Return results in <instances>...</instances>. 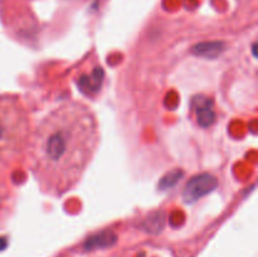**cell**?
I'll return each mask as SVG.
<instances>
[{
	"label": "cell",
	"mask_w": 258,
	"mask_h": 257,
	"mask_svg": "<svg viewBox=\"0 0 258 257\" xmlns=\"http://www.w3.org/2000/svg\"><path fill=\"white\" fill-rule=\"evenodd\" d=\"M216 184V178H213V176L203 175L199 176V178H194L185 186V191H184L185 201H194V199L199 198L201 196L206 194L207 191L211 190L212 188H214Z\"/></svg>",
	"instance_id": "cell-3"
},
{
	"label": "cell",
	"mask_w": 258,
	"mask_h": 257,
	"mask_svg": "<svg viewBox=\"0 0 258 257\" xmlns=\"http://www.w3.org/2000/svg\"><path fill=\"white\" fill-rule=\"evenodd\" d=\"M115 242V237L112 234H98V236L93 237L90 241L86 243V248L92 249V248H100V247L111 246Z\"/></svg>",
	"instance_id": "cell-4"
},
{
	"label": "cell",
	"mask_w": 258,
	"mask_h": 257,
	"mask_svg": "<svg viewBox=\"0 0 258 257\" xmlns=\"http://www.w3.org/2000/svg\"><path fill=\"white\" fill-rule=\"evenodd\" d=\"M5 197H7V186H5L4 181H3L2 176H0V208H2L3 203H4Z\"/></svg>",
	"instance_id": "cell-5"
},
{
	"label": "cell",
	"mask_w": 258,
	"mask_h": 257,
	"mask_svg": "<svg viewBox=\"0 0 258 257\" xmlns=\"http://www.w3.org/2000/svg\"><path fill=\"white\" fill-rule=\"evenodd\" d=\"M29 113L15 96H0V159L25 150L32 135Z\"/></svg>",
	"instance_id": "cell-2"
},
{
	"label": "cell",
	"mask_w": 258,
	"mask_h": 257,
	"mask_svg": "<svg viewBox=\"0 0 258 257\" xmlns=\"http://www.w3.org/2000/svg\"><path fill=\"white\" fill-rule=\"evenodd\" d=\"M97 118L88 106L68 101L50 111L32 131L30 169L45 194L60 197L80 181L97 150Z\"/></svg>",
	"instance_id": "cell-1"
}]
</instances>
